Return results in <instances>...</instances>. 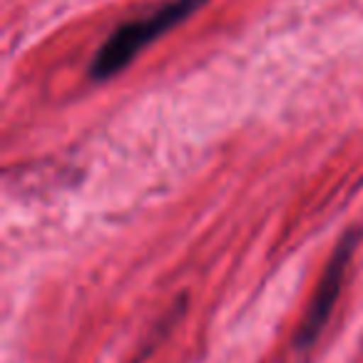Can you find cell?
<instances>
[{"instance_id": "cell-2", "label": "cell", "mask_w": 363, "mask_h": 363, "mask_svg": "<svg viewBox=\"0 0 363 363\" xmlns=\"http://www.w3.org/2000/svg\"><path fill=\"white\" fill-rule=\"evenodd\" d=\"M358 242H361V232H358V229H348V232L338 239L331 259H328L326 267H323L321 279H318V284H316V291H313L311 301H308V308H306V313H303V321L296 333V348H301V351L313 346V341L321 336L323 326H326V321L331 318L333 306H336V301H338V294H341L343 281H346L348 264H351V257L358 249Z\"/></svg>"}, {"instance_id": "cell-1", "label": "cell", "mask_w": 363, "mask_h": 363, "mask_svg": "<svg viewBox=\"0 0 363 363\" xmlns=\"http://www.w3.org/2000/svg\"><path fill=\"white\" fill-rule=\"evenodd\" d=\"M209 3V0H169L162 8L152 11L150 16L135 18L130 23H122L117 30L100 45L90 62V77L97 82H105L122 72L145 48H150L157 38L169 33L179 23L187 21L192 13Z\"/></svg>"}]
</instances>
